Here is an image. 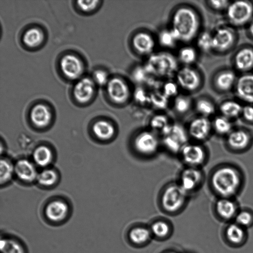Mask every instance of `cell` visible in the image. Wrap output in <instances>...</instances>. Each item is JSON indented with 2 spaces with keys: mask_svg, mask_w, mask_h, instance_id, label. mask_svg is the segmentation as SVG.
<instances>
[{
  "mask_svg": "<svg viewBox=\"0 0 253 253\" xmlns=\"http://www.w3.org/2000/svg\"><path fill=\"white\" fill-rule=\"evenodd\" d=\"M169 28L179 42L188 43L200 34L201 19L198 13L188 5H181L172 14Z\"/></svg>",
  "mask_w": 253,
  "mask_h": 253,
  "instance_id": "6da1fadb",
  "label": "cell"
},
{
  "mask_svg": "<svg viewBox=\"0 0 253 253\" xmlns=\"http://www.w3.org/2000/svg\"><path fill=\"white\" fill-rule=\"evenodd\" d=\"M211 189L219 198H232L242 186V175L234 166L224 165L216 168L210 178Z\"/></svg>",
  "mask_w": 253,
  "mask_h": 253,
  "instance_id": "7a4b0ae2",
  "label": "cell"
},
{
  "mask_svg": "<svg viewBox=\"0 0 253 253\" xmlns=\"http://www.w3.org/2000/svg\"><path fill=\"white\" fill-rule=\"evenodd\" d=\"M56 68L61 79L66 82L73 83L85 75L86 63L78 52L67 50L57 57Z\"/></svg>",
  "mask_w": 253,
  "mask_h": 253,
  "instance_id": "3957f363",
  "label": "cell"
},
{
  "mask_svg": "<svg viewBox=\"0 0 253 253\" xmlns=\"http://www.w3.org/2000/svg\"><path fill=\"white\" fill-rule=\"evenodd\" d=\"M143 65L151 76L161 80L175 76L179 69L177 57L168 51L154 52L147 57Z\"/></svg>",
  "mask_w": 253,
  "mask_h": 253,
  "instance_id": "277c9868",
  "label": "cell"
},
{
  "mask_svg": "<svg viewBox=\"0 0 253 253\" xmlns=\"http://www.w3.org/2000/svg\"><path fill=\"white\" fill-rule=\"evenodd\" d=\"M189 195L178 182H171L161 191L159 204L162 210L169 214L180 212L185 207Z\"/></svg>",
  "mask_w": 253,
  "mask_h": 253,
  "instance_id": "5b68a950",
  "label": "cell"
},
{
  "mask_svg": "<svg viewBox=\"0 0 253 253\" xmlns=\"http://www.w3.org/2000/svg\"><path fill=\"white\" fill-rule=\"evenodd\" d=\"M130 146L138 156L150 158L156 155L162 146L161 137L148 128L139 130L132 136Z\"/></svg>",
  "mask_w": 253,
  "mask_h": 253,
  "instance_id": "8992f818",
  "label": "cell"
},
{
  "mask_svg": "<svg viewBox=\"0 0 253 253\" xmlns=\"http://www.w3.org/2000/svg\"><path fill=\"white\" fill-rule=\"evenodd\" d=\"M103 88L107 100L116 106H123L132 98L133 90L126 80L120 76H111Z\"/></svg>",
  "mask_w": 253,
  "mask_h": 253,
  "instance_id": "52a82bcc",
  "label": "cell"
},
{
  "mask_svg": "<svg viewBox=\"0 0 253 253\" xmlns=\"http://www.w3.org/2000/svg\"><path fill=\"white\" fill-rule=\"evenodd\" d=\"M160 137L162 146L170 153L178 155L190 139L186 127L178 123H172Z\"/></svg>",
  "mask_w": 253,
  "mask_h": 253,
  "instance_id": "ba28073f",
  "label": "cell"
},
{
  "mask_svg": "<svg viewBox=\"0 0 253 253\" xmlns=\"http://www.w3.org/2000/svg\"><path fill=\"white\" fill-rule=\"evenodd\" d=\"M98 88L91 77L85 75L73 83L69 94L76 104L87 105L95 98Z\"/></svg>",
  "mask_w": 253,
  "mask_h": 253,
  "instance_id": "9c48e42d",
  "label": "cell"
},
{
  "mask_svg": "<svg viewBox=\"0 0 253 253\" xmlns=\"http://www.w3.org/2000/svg\"><path fill=\"white\" fill-rule=\"evenodd\" d=\"M47 39L46 32L43 28L37 24L27 25L20 35L21 45L28 51H36L43 46Z\"/></svg>",
  "mask_w": 253,
  "mask_h": 253,
  "instance_id": "30bf717a",
  "label": "cell"
},
{
  "mask_svg": "<svg viewBox=\"0 0 253 253\" xmlns=\"http://www.w3.org/2000/svg\"><path fill=\"white\" fill-rule=\"evenodd\" d=\"M229 22L235 26L248 24L253 18V4L247 0L231 2L226 10Z\"/></svg>",
  "mask_w": 253,
  "mask_h": 253,
  "instance_id": "8fae6325",
  "label": "cell"
},
{
  "mask_svg": "<svg viewBox=\"0 0 253 253\" xmlns=\"http://www.w3.org/2000/svg\"><path fill=\"white\" fill-rule=\"evenodd\" d=\"M174 77L180 89L186 92H195L202 86V76L193 66H183L179 68Z\"/></svg>",
  "mask_w": 253,
  "mask_h": 253,
  "instance_id": "7c38bea8",
  "label": "cell"
},
{
  "mask_svg": "<svg viewBox=\"0 0 253 253\" xmlns=\"http://www.w3.org/2000/svg\"><path fill=\"white\" fill-rule=\"evenodd\" d=\"M186 166L200 168L206 162L207 153L205 147L195 141H189L181 148L179 154Z\"/></svg>",
  "mask_w": 253,
  "mask_h": 253,
  "instance_id": "4fadbf2b",
  "label": "cell"
},
{
  "mask_svg": "<svg viewBox=\"0 0 253 253\" xmlns=\"http://www.w3.org/2000/svg\"><path fill=\"white\" fill-rule=\"evenodd\" d=\"M221 236L226 245L235 249L244 246L249 237L247 229L234 221L226 223L222 229Z\"/></svg>",
  "mask_w": 253,
  "mask_h": 253,
  "instance_id": "5bb4252c",
  "label": "cell"
},
{
  "mask_svg": "<svg viewBox=\"0 0 253 253\" xmlns=\"http://www.w3.org/2000/svg\"><path fill=\"white\" fill-rule=\"evenodd\" d=\"M204 180L200 168L186 166L181 171L178 183L189 195L197 191Z\"/></svg>",
  "mask_w": 253,
  "mask_h": 253,
  "instance_id": "9a60e30c",
  "label": "cell"
},
{
  "mask_svg": "<svg viewBox=\"0 0 253 253\" xmlns=\"http://www.w3.org/2000/svg\"><path fill=\"white\" fill-rule=\"evenodd\" d=\"M186 129L189 138L202 143L210 136L212 130L211 121L208 118L198 116L190 120Z\"/></svg>",
  "mask_w": 253,
  "mask_h": 253,
  "instance_id": "2e32d148",
  "label": "cell"
},
{
  "mask_svg": "<svg viewBox=\"0 0 253 253\" xmlns=\"http://www.w3.org/2000/svg\"><path fill=\"white\" fill-rule=\"evenodd\" d=\"M157 42V39L151 33L141 31L133 35L131 45L136 53L148 57L154 53Z\"/></svg>",
  "mask_w": 253,
  "mask_h": 253,
  "instance_id": "e0dca14e",
  "label": "cell"
},
{
  "mask_svg": "<svg viewBox=\"0 0 253 253\" xmlns=\"http://www.w3.org/2000/svg\"><path fill=\"white\" fill-rule=\"evenodd\" d=\"M239 210L237 204L232 198H218L213 206L216 218L226 223L234 221Z\"/></svg>",
  "mask_w": 253,
  "mask_h": 253,
  "instance_id": "ac0fdd59",
  "label": "cell"
},
{
  "mask_svg": "<svg viewBox=\"0 0 253 253\" xmlns=\"http://www.w3.org/2000/svg\"><path fill=\"white\" fill-rule=\"evenodd\" d=\"M29 114L31 122L33 125L39 128L47 126L52 119L51 107L43 101L34 103L31 108Z\"/></svg>",
  "mask_w": 253,
  "mask_h": 253,
  "instance_id": "d6986e66",
  "label": "cell"
},
{
  "mask_svg": "<svg viewBox=\"0 0 253 253\" xmlns=\"http://www.w3.org/2000/svg\"><path fill=\"white\" fill-rule=\"evenodd\" d=\"M69 212L70 208L66 202L62 200L56 199L46 205L44 213L49 222L59 223L67 219Z\"/></svg>",
  "mask_w": 253,
  "mask_h": 253,
  "instance_id": "ffe728a7",
  "label": "cell"
},
{
  "mask_svg": "<svg viewBox=\"0 0 253 253\" xmlns=\"http://www.w3.org/2000/svg\"><path fill=\"white\" fill-rule=\"evenodd\" d=\"M236 36L234 31L228 27L217 28L212 33L213 51L225 52L234 44Z\"/></svg>",
  "mask_w": 253,
  "mask_h": 253,
  "instance_id": "44dd1931",
  "label": "cell"
},
{
  "mask_svg": "<svg viewBox=\"0 0 253 253\" xmlns=\"http://www.w3.org/2000/svg\"><path fill=\"white\" fill-rule=\"evenodd\" d=\"M250 132L242 128L233 129L226 136V143L230 150L242 151L248 148L252 142Z\"/></svg>",
  "mask_w": 253,
  "mask_h": 253,
  "instance_id": "7402d4cb",
  "label": "cell"
},
{
  "mask_svg": "<svg viewBox=\"0 0 253 253\" xmlns=\"http://www.w3.org/2000/svg\"><path fill=\"white\" fill-rule=\"evenodd\" d=\"M236 95L248 104H253V74L245 73L237 78L234 86Z\"/></svg>",
  "mask_w": 253,
  "mask_h": 253,
  "instance_id": "603a6c76",
  "label": "cell"
},
{
  "mask_svg": "<svg viewBox=\"0 0 253 253\" xmlns=\"http://www.w3.org/2000/svg\"><path fill=\"white\" fill-rule=\"evenodd\" d=\"M127 237L131 245L135 247H141L148 244L153 236L149 227L137 225L129 229Z\"/></svg>",
  "mask_w": 253,
  "mask_h": 253,
  "instance_id": "cb8c5ba5",
  "label": "cell"
},
{
  "mask_svg": "<svg viewBox=\"0 0 253 253\" xmlns=\"http://www.w3.org/2000/svg\"><path fill=\"white\" fill-rule=\"evenodd\" d=\"M92 130L96 138L104 141L113 139L117 132L115 124L106 119H100L95 121L92 126Z\"/></svg>",
  "mask_w": 253,
  "mask_h": 253,
  "instance_id": "d4e9b609",
  "label": "cell"
},
{
  "mask_svg": "<svg viewBox=\"0 0 253 253\" xmlns=\"http://www.w3.org/2000/svg\"><path fill=\"white\" fill-rule=\"evenodd\" d=\"M14 173L21 181L26 183L36 180L38 174L34 164L27 159H20L16 162Z\"/></svg>",
  "mask_w": 253,
  "mask_h": 253,
  "instance_id": "484cf974",
  "label": "cell"
},
{
  "mask_svg": "<svg viewBox=\"0 0 253 253\" xmlns=\"http://www.w3.org/2000/svg\"><path fill=\"white\" fill-rule=\"evenodd\" d=\"M234 65L239 71L247 72L253 68V48L244 47L234 55Z\"/></svg>",
  "mask_w": 253,
  "mask_h": 253,
  "instance_id": "4316f807",
  "label": "cell"
},
{
  "mask_svg": "<svg viewBox=\"0 0 253 253\" xmlns=\"http://www.w3.org/2000/svg\"><path fill=\"white\" fill-rule=\"evenodd\" d=\"M237 80L234 72L230 70H225L216 75L214 79V84L218 90L227 91L235 86Z\"/></svg>",
  "mask_w": 253,
  "mask_h": 253,
  "instance_id": "83f0119b",
  "label": "cell"
},
{
  "mask_svg": "<svg viewBox=\"0 0 253 253\" xmlns=\"http://www.w3.org/2000/svg\"><path fill=\"white\" fill-rule=\"evenodd\" d=\"M172 123L167 114L159 112L154 114L149 119L148 128L161 136Z\"/></svg>",
  "mask_w": 253,
  "mask_h": 253,
  "instance_id": "f1b7e54d",
  "label": "cell"
},
{
  "mask_svg": "<svg viewBox=\"0 0 253 253\" xmlns=\"http://www.w3.org/2000/svg\"><path fill=\"white\" fill-rule=\"evenodd\" d=\"M153 237L159 240L169 238L172 232L170 222L164 219H158L154 221L149 226Z\"/></svg>",
  "mask_w": 253,
  "mask_h": 253,
  "instance_id": "f546056e",
  "label": "cell"
},
{
  "mask_svg": "<svg viewBox=\"0 0 253 253\" xmlns=\"http://www.w3.org/2000/svg\"><path fill=\"white\" fill-rule=\"evenodd\" d=\"M103 1L93 0H74L73 6L76 11L84 16H88L94 14L102 5Z\"/></svg>",
  "mask_w": 253,
  "mask_h": 253,
  "instance_id": "4dcf8cb0",
  "label": "cell"
},
{
  "mask_svg": "<svg viewBox=\"0 0 253 253\" xmlns=\"http://www.w3.org/2000/svg\"><path fill=\"white\" fill-rule=\"evenodd\" d=\"M33 158L37 165L45 167L50 165L52 161V152L48 146L40 145L34 150Z\"/></svg>",
  "mask_w": 253,
  "mask_h": 253,
  "instance_id": "1f68e13d",
  "label": "cell"
},
{
  "mask_svg": "<svg viewBox=\"0 0 253 253\" xmlns=\"http://www.w3.org/2000/svg\"><path fill=\"white\" fill-rule=\"evenodd\" d=\"M243 106L240 103L234 100H226L222 102L219 110L220 115L231 120L241 116Z\"/></svg>",
  "mask_w": 253,
  "mask_h": 253,
  "instance_id": "d6a6232c",
  "label": "cell"
},
{
  "mask_svg": "<svg viewBox=\"0 0 253 253\" xmlns=\"http://www.w3.org/2000/svg\"><path fill=\"white\" fill-rule=\"evenodd\" d=\"M177 58L183 66H193L198 58V51L195 47L186 45L178 51Z\"/></svg>",
  "mask_w": 253,
  "mask_h": 253,
  "instance_id": "836d02e7",
  "label": "cell"
},
{
  "mask_svg": "<svg viewBox=\"0 0 253 253\" xmlns=\"http://www.w3.org/2000/svg\"><path fill=\"white\" fill-rule=\"evenodd\" d=\"M1 253H26L23 244L12 237H3L0 241Z\"/></svg>",
  "mask_w": 253,
  "mask_h": 253,
  "instance_id": "e575fe53",
  "label": "cell"
},
{
  "mask_svg": "<svg viewBox=\"0 0 253 253\" xmlns=\"http://www.w3.org/2000/svg\"><path fill=\"white\" fill-rule=\"evenodd\" d=\"M170 99L166 96L161 90H151L149 105L154 109L164 111L169 106Z\"/></svg>",
  "mask_w": 253,
  "mask_h": 253,
  "instance_id": "d590c367",
  "label": "cell"
},
{
  "mask_svg": "<svg viewBox=\"0 0 253 253\" xmlns=\"http://www.w3.org/2000/svg\"><path fill=\"white\" fill-rule=\"evenodd\" d=\"M157 42L163 47L168 49L174 47L179 42L177 37L170 28L163 29L159 32Z\"/></svg>",
  "mask_w": 253,
  "mask_h": 253,
  "instance_id": "8d00e7d4",
  "label": "cell"
},
{
  "mask_svg": "<svg viewBox=\"0 0 253 253\" xmlns=\"http://www.w3.org/2000/svg\"><path fill=\"white\" fill-rule=\"evenodd\" d=\"M211 123L212 130L218 135L227 136L233 130L231 120L221 115L215 117Z\"/></svg>",
  "mask_w": 253,
  "mask_h": 253,
  "instance_id": "74e56055",
  "label": "cell"
},
{
  "mask_svg": "<svg viewBox=\"0 0 253 253\" xmlns=\"http://www.w3.org/2000/svg\"><path fill=\"white\" fill-rule=\"evenodd\" d=\"M172 105L173 109L176 113L180 115H183L191 109L192 106V101L189 95L179 93L173 98Z\"/></svg>",
  "mask_w": 253,
  "mask_h": 253,
  "instance_id": "f35d334b",
  "label": "cell"
},
{
  "mask_svg": "<svg viewBox=\"0 0 253 253\" xmlns=\"http://www.w3.org/2000/svg\"><path fill=\"white\" fill-rule=\"evenodd\" d=\"M195 109L199 116L209 118L215 112L214 103L206 98H200L195 103Z\"/></svg>",
  "mask_w": 253,
  "mask_h": 253,
  "instance_id": "ab89813d",
  "label": "cell"
},
{
  "mask_svg": "<svg viewBox=\"0 0 253 253\" xmlns=\"http://www.w3.org/2000/svg\"><path fill=\"white\" fill-rule=\"evenodd\" d=\"M233 221L247 229L251 228L253 226V211L247 208L240 209Z\"/></svg>",
  "mask_w": 253,
  "mask_h": 253,
  "instance_id": "60d3db41",
  "label": "cell"
},
{
  "mask_svg": "<svg viewBox=\"0 0 253 253\" xmlns=\"http://www.w3.org/2000/svg\"><path fill=\"white\" fill-rule=\"evenodd\" d=\"M58 179L56 171L52 169H45L38 173L36 181L41 186L49 187L53 185Z\"/></svg>",
  "mask_w": 253,
  "mask_h": 253,
  "instance_id": "b9f144b4",
  "label": "cell"
},
{
  "mask_svg": "<svg viewBox=\"0 0 253 253\" xmlns=\"http://www.w3.org/2000/svg\"><path fill=\"white\" fill-rule=\"evenodd\" d=\"M197 48L204 52L213 51L212 33L208 31L200 33L196 38Z\"/></svg>",
  "mask_w": 253,
  "mask_h": 253,
  "instance_id": "7bdbcfd3",
  "label": "cell"
},
{
  "mask_svg": "<svg viewBox=\"0 0 253 253\" xmlns=\"http://www.w3.org/2000/svg\"><path fill=\"white\" fill-rule=\"evenodd\" d=\"M90 76L98 87H102L103 88L107 84L111 77L107 69L103 67L94 68Z\"/></svg>",
  "mask_w": 253,
  "mask_h": 253,
  "instance_id": "ee69618b",
  "label": "cell"
},
{
  "mask_svg": "<svg viewBox=\"0 0 253 253\" xmlns=\"http://www.w3.org/2000/svg\"><path fill=\"white\" fill-rule=\"evenodd\" d=\"M131 76L138 85L141 86L144 84L147 86L153 77L148 73L143 65L135 67L132 71Z\"/></svg>",
  "mask_w": 253,
  "mask_h": 253,
  "instance_id": "f6af8a7d",
  "label": "cell"
},
{
  "mask_svg": "<svg viewBox=\"0 0 253 253\" xmlns=\"http://www.w3.org/2000/svg\"><path fill=\"white\" fill-rule=\"evenodd\" d=\"M14 173V166L6 158L0 160V184H4L9 181Z\"/></svg>",
  "mask_w": 253,
  "mask_h": 253,
  "instance_id": "bcb514c9",
  "label": "cell"
},
{
  "mask_svg": "<svg viewBox=\"0 0 253 253\" xmlns=\"http://www.w3.org/2000/svg\"><path fill=\"white\" fill-rule=\"evenodd\" d=\"M150 93L144 86L138 85L133 90L132 98L139 105H149Z\"/></svg>",
  "mask_w": 253,
  "mask_h": 253,
  "instance_id": "7dc6e473",
  "label": "cell"
},
{
  "mask_svg": "<svg viewBox=\"0 0 253 253\" xmlns=\"http://www.w3.org/2000/svg\"><path fill=\"white\" fill-rule=\"evenodd\" d=\"M179 89L180 88L175 80L169 79L163 83L160 90L169 98L173 99L179 94Z\"/></svg>",
  "mask_w": 253,
  "mask_h": 253,
  "instance_id": "c3c4849f",
  "label": "cell"
},
{
  "mask_svg": "<svg viewBox=\"0 0 253 253\" xmlns=\"http://www.w3.org/2000/svg\"><path fill=\"white\" fill-rule=\"evenodd\" d=\"M208 5L214 11L226 10L230 2L224 0H212L207 1Z\"/></svg>",
  "mask_w": 253,
  "mask_h": 253,
  "instance_id": "681fc988",
  "label": "cell"
},
{
  "mask_svg": "<svg viewBox=\"0 0 253 253\" xmlns=\"http://www.w3.org/2000/svg\"><path fill=\"white\" fill-rule=\"evenodd\" d=\"M241 116L247 123H253V106L247 104L243 106Z\"/></svg>",
  "mask_w": 253,
  "mask_h": 253,
  "instance_id": "f907efd6",
  "label": "cell"
},
{
  "mask_svg": "<svg viewBox=\"0 0 253 253\" xmlns=\"http://www.w3.org/2000/svg\"><path fill=\"white\" fill-rule=\"evenodd\" d=\"M248 31L250 36L253 38V18L248 24Z\"/></svg>",
  "mask_w": 253,
  "mask_h": 253,
  "instance_id": "816d5d0a",
  "label": "cell"
},
{
  "mask_svg": "<svg viewBox=\"0 0 253 253\" xmlns=\"http://www.w3.org/2000/svg\"><path fill=\"white\" fill-rule=\"evenodd\" d=\"M178 253V252L175 251H173V250H169V251H166L164 253Z\"/></svg>",
  "mask_w": 253,
  "mask_h": 253,
  "instance_id": "f5cc1de1",
  "label": "cell"
},
{
  "mask_svg": "<svg viewBox=\"0 0 253 253\" xmlns=\"http://www.w3.org/2000/svg\"></svg>",
  "mask_w": 253,
  "mask_h": 253,
  "instance_id": "db71d44e",
  "label": "cell"
}]
</instances>
